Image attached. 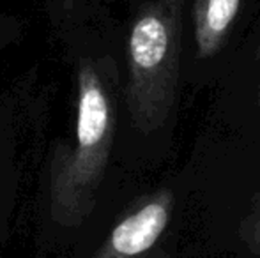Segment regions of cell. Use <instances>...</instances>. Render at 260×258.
I'll return each instance as SVG.
<instances>
[{
  "label": "cell",
  "mask_w": 260,
  "mask_h": 258,
  "mask_svg": "<svg viewBox=\"0 0 260 258\" xmlns=\"http://www.w3.org/2000/svg\"><path fill=\"white\" fill-rule=\"evenodd\" d=\"M48 41L71 80V110L39 170L52 217L76 223L96 207L119 154L124 57L120 27L101 0H41Z\"/></svg>",
  "instance_id": "6da1fadb"
},
{
  "label": "cell",
  "mask_w": 260,
  "mask_h": 258,
  "mask_svg": "<svg viewBox=\"0 0 260 258\" xmlns=\"http://www.w3.org/2000/svg\"><path fill=\"white\" fill-rule=\"evenodd\" d=\"M186 0H131L120 27L124 57L122 133L145 141L177 106ZM119 145V151H120Z\"/></svg>",
  "instance_id": "7a4b0ae2"
},
{
  "label": "cell",
  "mask_w": 260,
  "mask_h": 258,
  "mask_svg": "<svg viewBox=\"0 0 260 258\" xmlns=\"http://www.w3.org/2000/svg\"><path fill=\"white\" fill-rule=\"evenodd\" d=\"M170 207L172 195L163 190L145 200L112 230L110 246L113 251L122 256H135L151 249L167 228Z\"/></svg>",
  "instance_id": "3957f363"
},
{
  "label": "cell",
  "mask_w": 260,
  "mask_h": 258,
  "mask_svg": "<svg viewBox=\"0 0 260 258\" xmlns=\"http://www.w3.org/2000/svg\"><path fill=\"white\" fill-rule=\"evenodd\" d=\"M243 0H195L191 7L193 39L197 55L211 59L218 55L241 11Z\"/></svg>",
  "instance_id": "277c9868"
},
{
  "label": "cell",
  "mask_w": 260,
  "mask_h": 258,
  "mask_svg": "<svg viewBox=\"0 0 260 258\" xmlns=\"http://www.w3.org/2000/svg\"><path fill=\"white\" fill-rule=\"evenodd\" d=\"M28 32L27 18L16 13H0V64L23 45Z\"/></svg>",
  "instance_id": "5b68a950"
},
{
  "label": "cell",
  "mask_w": 260,
  "mask_h": 258,
  "mask_svg": "<svg viewBox=\"0 0 260 258\" xmlns=\"http://www.w3.org/2000/svg\"><path fill=\"white\" fill-rule=\"evenodd\" d=\"M258 106H260V85H258Z\"/></svg>",
  "instance_id": "8992f818"
}]
</instances>
